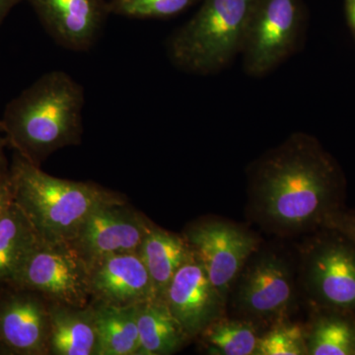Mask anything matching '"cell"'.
Returning <instances> with one entry per match:
<instances>
[{"mask_svg": "<svg viewBox=\"0 0 355 355\" xmlns=\"http://www.w3.org/2000/svg\"><path fill=\"white\" fill-rule=\"evenodd\" d=\"M248 214L270 234L312 233L345 209V178L315 137L295 132L248 168Z\"/></svg>", "mask_w": 355, "mask_h": 355, "instance_id": "obj_1", "label": "cell"}, {"mask_svg": "<svg viewBox=\"0 0 355 355\" xmlns=\"http://www.w3.org/2000/svg\"><path fill=\"white\" fill-rule=\"evenodd\" d=\"M84 89L62 70L44 73L7 105L2 123L7 144L34 165L80 144Z\"/></svg>", "mask_w": 355, "mask_h": 355, "instance_id": "obj_2", "label": "cell"}, {"mask_svg": "<svg viewBox=\"0 0 355 355\" xmlns=\"http://www.w3.org/2000/svg\"><path fill=\"white\" fill-rule=\"evenodd\" d=\"M9 178L14 202L46 242L71 243L91 212L121 198L96 184L46 174L16 153Z\"/></svg>", "mask_w": 355, "mask_h": 355, "instance_id": "obj_3", "label": "cell"}, {"mask_svg": "<svg viewBox=\"0 0 355 355\" xmlns=\"http://www.w3.org/2000/svg\"><path fill=\"white\" fill-rule=\"evenodd\" d=\"M254 0H202L197 13L170 37L168 55L187 73L209 76L241 53Z\"/></svg>", "mask_w": 355, "mask_h": 355, "instance_id": "obj_4", "label": "cell"}, {"mask_svg": "<svg viewBox=\"0 0 355 355\" xmlns=\"http://www.w3.org/2000/svg\"><path fill=\"white\" fill-rule=\"evenodd\" d=\"M301 247L299 277L314 311L355 317V242L340 231L322 227Z\"/></svg>", "mask_w": 355, "mask_h": 355, "instance_id": "obj_5", "label": "cell"}, {"mask_svg": "<svg viewBox=\"0 0 355 355\" xmlns=\"http://www.w3.org/2000/svg\"><path fill=\"white\" fill-rule=\"evenodd\" d=\"M229 298L238 318L257 324L286 321L296 304L293 265L277 250L259 248L243 266Z\"/></svg>", "mask_w": 355, "mask_h": 355, "instance_id": "obj_6", "label": "cell"}, {"mask_svg": "<svg viewBox=\"0 0 355 355\" xmlns=\"http://www.w3.org/2000/svg\"><path fill=\"white\" fill-rule=\"evenodd\" d=\"M306 26L303 0H254L243 42L247 74L263 77L300 46Z\"/></svg>", "mask_w": 355, "mask_h": 355, "instance_id": "obj_7", "label": "cell"}, {"mask_svg": "<svg viewBox=\"0 0 355 355\" xmlns=\"http://www.w3.org/2000/svg\"><path fill=\"white\" fill-rule=\"evenodd\" d=\"M53 304L83 308L91 294V266L70 243L40 239L12 284Z\"/></svg>", "mask_w": 355, "mask_h": 355, "instance_id": "obj_8", "label": "cell"}, {"mask_svg": "<svg viewBox=\"0 0 355 355\" xmlns=\"http://www.w3.org/2000/svg\"><path fill=\"white\" fill-rule=\"evenodd\" d=\"M183 236L227 303L243 266L261 247L260 238L240 224L217 217L191 224Z\"/></svg>", "mask_w": 355, "mask_h": 355, "instance_id": "obj_9", "label": "cell"}, {"mask_svg": "<svg viewBox=\"0 0 355 355\" xmlns=\"http://www.w3.org/2000/svg\"><path fill=\"white\" fill-rule=\"evenodd\" d=\"M153 225L120 198L91 212L70 244L91 266L111 254L137 253Z\"/></svg>", "mask_w": 355, "mask_h": 355, "instance_id": "obj_10", "label": "cell"}, {"mask_svg": "<svg viewBox=\"0 0 355 355\" xmlns=\"http://www.w3.org/2000/svg\"><path fill=\"white\" fill-rule=\"evenodd\" d=\"M163 300L190 338L223 316L227 305L193 253L175 273Z\"/></svg>", "mask_w": 355, "mask_h": 355, "instance_id": "obj_11", "label": "cell"}, {"mask_svg": "<svg viewBox=\"0 0 355 355\" xmlns=\"http://www.w3.org/2000/svg\"><path fill=\"white\" fill-rule=\"evenodd\" d=\"M55 43L86 51L101 34L110 14L108 0H26Z\"/></svg>", "mask_w": 355, "mask_h": 355, "instance_id": "obj_12", "label": "cell"}, {"mask_svg": "<svg viewBox=\"0 0 355 355\" xmlns=\"http://www.w3.org/2000/svg\"><path fill=\"white\" fill-rule=\"evenodd\" d=\"M19 291L0 301V345L14 354H50L49 304L35 292Z\"/></svg>", "mask_w": 355, "mask_h": 355, "instance_id": "obj_13", "label": "cell"}, {"mask_svg": "<svg viewBox=\"0 0 355 355\" xmlns=\"http://www.w3.org/2000/svg\"><path fill=\"white\" fill-rule=\"evenodd\" d=\"M91 294L96 303L114 306L139 305L158 299L137 253L111 254L93 263Z\"/></svg>", "mask_w": 355, "mask_h": 355, "instance_id": "obj_14", "label": "cell"}, {"mask_svg": "<svg viewBox=\"0 0 355 355\" xmlns=\"http://www.w3.org/2000/svg\"><path fill=\"white\" fill-rule=\"evenodd\" d=\"M50 354L96 355L94 308L49 304Z\"/></svg>", "mask_w": 355, "mask_h": 355, "instance_id": "obj_15", "label": "cell"}, {"mask_svg": "<svg viewBox=\"0 0 355 355\" xmlns=\"http://www.w3.org/2000/svg\"><path fill=\"white\" fill-rule=\"evenodd\" d=\"M137 254L148 270L156 296L163 300L175 273L191 258L193 251L183 235L174 234L154 224Z\"/></svg>", "mask_w": 355, "mask_h": 355, "instance_id": "obj_16", "label": "cell"}, {"mask_svg": "<svg viewBox=\"0 0 355 355\" xmlns=\"http://www.w3.org/2000/svg\"><path fill=\"white\" fill-rule=\"evenodd\" d=\"M139 349L137 355L175 354L190 340L162 299L137 305Z\"/></svg>", "mask_w": 355, "mask_h": 355, "instance_id": "obj_17", "label": "cell"}, {"mask_svg": "<svg viewBox=\"0 0 355 355\" xmlns=\"http://www.w3.org/2000/svg\"><path fill=\"white\" fill-rule=\"evenodd\" d=\"M96 355H137L139 349L137 305L96 303Z\"/></svg>", "mask_w": 355, "mask_h": 355, "instance_id": "obj_18", "label": "cell"}, {"mask_svg": "<svg viewBox=\"0 0 355 355\" xmlns=\"http://www.w3.org/2000/svg\"><path fill=\"white\" fill-rule=\"evenodd\" d=\"M40 239L24 211L13 202L0 219V284H13Z\"/></svg>", "mask_w": 355, "mask_h": 355, "instance_id": "obj_19", "label": "cell"}, {"mask_svg": "<svg viewBox=\"0 0 355 355\" xmlns=\"http://www.w3.org/2000/svg\"><path fill=\"white\" fill-rule=\"evenodd\" d=\"M308 355H355V317L331 311H314L306 328Z\"/></svg>", "mask_w": 355, "mask_h": 355, "instance_id": "obj_20", "label": "cell"}, {"mask_svg": "<svg viewBox=\"0 0 355 355\" xmlns=\"http://www.w3.org/2000/svg\"><path fill=\"white\" fill-rule=\"evenodd\" d=\"M202 342L209 354L256 355L258 324L242 318L221 316L203 330Z\"/></svg>", "mask_w": 355, "mask_h": 355, "instance_id": "obj_21", "label": "cell"}, {"mask_svg": "<svg viewBox=\"0 0 355 355\" xmlns=\"http://www.w3.org/2000/svg\"><path fill=\"white\" fill-rule=\"evenodd\" d=\"M202 0H108L110 14L132 19H168Z\"/></svg>", "mask_w": 355, "mask_h": 355, "instance_id": "obj_22", "label": "cell"}, {"mask_svg": "<svg viewBox=\"0 0 355 355\" xmlns=\"http://www.w3.org/2000/svg\"><path fill=\"white\" fill-rule=\"evenodd\" d=\"M306 328L286 321L261 335L256 355H307Z\"/></svg>", "mask_w": 355, "mask_h": 355, "instance_id": "obj_23", "label": "cell"}, {"mask_svg": "<svg viewBox=\"0 0 355 355\" xmlns=\"http://www.w3.org/2000/svg\"><path fill=\"white\" fill-rule=\"evenodd\" d=\"M323 227H330L340 231L355 242V214L352 211L343 209L331 214Z\"/></svg>", "mask_w": 355, "mask_h": 355, "instance_id": "obj_24", "label": "cell"}, {"mask_svg": "<svg viewBox=\"0 0 355 355\" xmlns=\"http://www.w3.org/2000/svg\"><path fill=\"white\" fill-rule=\"evenodd\" d=\"M13 202L12 188L8 171L0 176V219L6 214Z\"/></svg>", "mask_w": 355, "mask_h": 355, "instance_id": "obj_25", "label": "cell"}, {"mask_svg": "<svg viewBox=\"0 0 355 355\" xmlns=\"http://www.w3.org/2000/svg\"><path fill=\"white\" fill-rule=\"evenodd\" d=\"M26 0H0V25L3 22L14 7L17 6L21 2Z\"/></svg>", "mask_w": 355, "mask_h": 355, "instance_id": "obj_26", "label": "cell"}, {"mask_svg": "<svg viewBox=\"0 0 355 355\" xmlns=\"http://www.w3.org/2000/svg\"><path fill=\"white\" fill-rule=\"evenodd\" d=\"M347 21L355 38V0H345Z\"/></svg>", "mask_w": 355, "mask_h": 355, "instance_id": "obj_27", "label": "cell"}, {"mask_svg": "<svg viewBox=\"0 0 355 355\" xmlns=\"http://www.w3.org/2000/svg\"><path fill=\"white\" fill-rule=\"evenodd\" d=\"M6 137H0V176L8 173L9 169L7 168V160L4 148L7 146Z\"/></svg>", "mask_w": 355, "mask_h": 355, "instance_id": "obj_28", "label": "cell"}, {"mask_svg": "<svg viewBox=\"0 0 355 355\" xmlns=\"http://www.w3.org/2000/svg\"><path fill=\"white\" fill-rule=\"evenodd\" d=\"M3 132H4L3 123H2L1 120H0V133Z\"/></svg>", "mask_w": 355, "mask_h": 355, "instance_id": "obj_29", "label": "cell"}, {"mask_svg": "<svg viewBox=\"0 0 355 355\" xmlns=\"http://www.w3.org/2000/svg\"><path fill=\"white\" fill-rule=\"evenodd\" d=\"M352 212H354V214H355V210H352Z\"/></svg>", "mask_w": 355, "mask_h": 355, "instance_id": "obj_30", "label": "cell"}]
</instances>
